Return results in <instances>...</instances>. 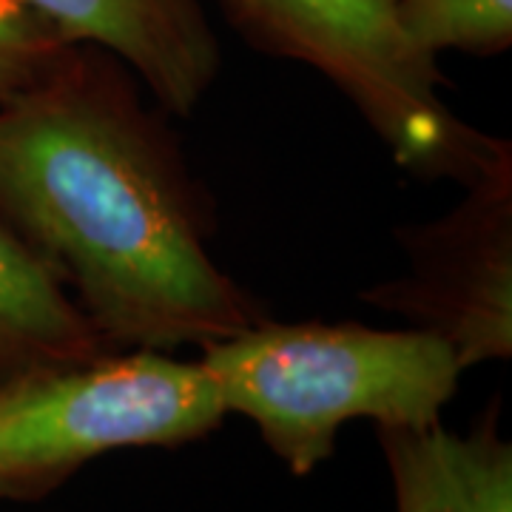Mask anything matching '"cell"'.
<instances>
[{"label": "cell", "mask_w": 512, "mask_h": 512, "mask_svg": "<svg viewBox=\"0 0 512 512\" xmlns=\"http://www.w3.org/2000/svg\"><path fill=\"white\" fill-rule=\"evenodd\" d=\"M0 220L111 350L208 348L265 322L211 259V208L120 57L69 43L0 103Z\"/></svg>", "instance_id": "obj_1"}, {"label": "cell", "mask_w": 512, "mask_h": 512, "mask_svg": "<svg viewBox=\"0 0 512 512\" xmlns=\"http://www.w3.org/2000/svg\"><path fill=\"white\" fill-rule=\"evenodd\" d=\"M228 413L254 421L265 444L308 476L353 419L379 427L436 424L464 373L439 336L356 322H259L205 348Z\"/></svg>", "instance_id": "obj_2"}, {"label": "cell", "mask_w": 512, "mask_h": 512, "mask_svg": "<svg viewBox=\"0 0 512 512\" xmlns=\"http://www.w3.org/2000/svg\"><path fill=\"white\" fill-rule=\"evenodd\" d=\"M202 362L109 350L0 384V498L37 501L86 461L123 447H180L225 419Z\"/></svg>", "instance_id": "obj_3"}, {"label": "cell", "mask_w": 512, "mask_h": 512, "mask_svg": "<svg viewBox=\"0 0 512 512\" xmlns=\"http://www.w3.org/2000/svg\"><path fill=\"white\" fill-rule=\"evenodd\" d=\"M220 6L256 52L325 74L413 174L467 185L501 143L447 109L439 63L404 35L396 0H220Z\"/></svg>", "instance_id": "obj_4"}, {"label": "cell", "mask_w": 512, "mask_h": 512, "mask_svg": "<svg viewBox=\"0 0 512 512\" xmlns=\"http://www.w3.org/2000/svg\"><path fill=\"white\" fill-rule=\"evenodd\" d=\"M410 274L367 299L447 342L461 370L512 353V146L501 140L444 220L404 234Z\"/></svg>", "instance_id": "obj_5"}, {"label": "cell", "mask_w": 512, "mask_h": 512, "mask_svg": "<svg viewBox=\"0 0 512 512\" xmlns=\"http://www.w3.org/2000/svg\"><path fill=\"white\" fill-rule=\"evenodd\" d=\"M66 43L103 46L171 114H188L220 72V40L200 0H18Z\"/></svg>", "instance_id": "obj_6"}, {"label": "cell", "mask_w": 512, "mask_h": 512, "mask_svg": "<svg viewBox=\"0 0 512 512\" xmlns=\"http://www.w3.org/2000/svg\"><path fill=\"white\" fill-rule=\"evenodd\" d=\"M399 512H512V447L498 433V404L470 433L439 421L379 427Z\"/></svg>", "instance_id": "obj_7"}, {"label": "cell", "mask_w": 512, "mask_h": 512, "mask_svg": "<svg viewBox=\"0 0 512 512\" xmlns=\"http://www.w3.org/2000/svg\"><path fill=\"white\" fill-rule=\"evenodd\" d=\"M109 350L55 268L0 220V384Z\"/></svg>", "instance_id": "obj_8"}, {"label": "cell", "mask_w": 512, "mask_h": 512, "mask_svg": "<svg viewBox=\"0 0 512 512\" xmlns=\"http://www.w3.org/2000/svg\"><path fill=\"white\" fill-rule=\"evenodd\" d=\"M404 35L421 52L501 55L512 46V0H396Z\"/></svg>", "instance_id": "obj_9"}, {"label": "cell", "mask_w": 512, "mask_h": 512, "mask_svg": "<svg viewBox=\"0 0 512 512\" xmlns=\"http://www.w3.org/2000/svg\"><path fill=\"white\" fill-rule=\"evenodd\" d=\"M69 46L32 9L18 0H0V103L46 72Z\"/></svg>", "instance_id": "obj_10"}]
</instances>
